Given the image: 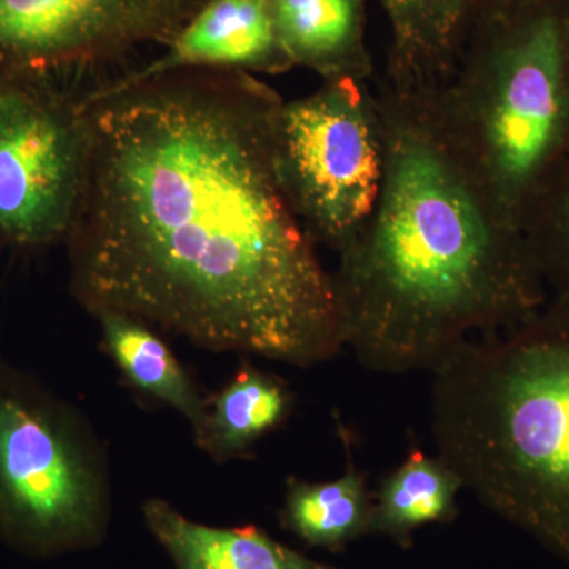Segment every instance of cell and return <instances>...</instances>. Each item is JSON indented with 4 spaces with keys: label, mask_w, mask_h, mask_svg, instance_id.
<instances>
[{
    "label": "cell",
    "mask_w": 569,
    "mask_h": 569,
    "mask_svg": "<svg viewBox=\"0 0 569 569\" xmlns=\"http://www.w3.org/2000/svg\"><path fill=\"white\" fill-rule=\"evenodd\" d=\"M110 485L84 415L0 356V542L37 560L96 548Z\"/></svg>",
    "instance_id": "5"
},
{
    "label": "cell",
    "mask_w": 569,
    "mask_h": 569,
    "mask_svg": "<svg viewBox=\"0 0 569 569\" xmlns=\"http://www.w3.org/2000/svg\"><path fill=\"white\" fill-rule=\"evenodd\" d=\"M347 470L335 481L309 482L287 479L280 526L309 548L339 553L350 542L370 535L373 492L366 475L355 466L348 440Z\"/></svg>",
    "instance_id": "14"
},
{
    "label": "cell",
    "mask_w": 569,
    "mask_h": 569,
    "mask_svg": "<svg viewBox=\"0 0 569 569\" xmlns=\"http://www.w3.org/2000/svg\"><path fill=\"white\" fill-rule=\"evenodd\" d=\"M142 516L178 569H339L309 559L254 526L219 529L193 522L162 498H149Z\"/></svg>",
    "instance_id": "12"
},
{
    "label": "cell",
    "mask_w": 569,
    "mask_h": 569,
    "mask_svg": "<svg viewBox=\"0 0 569 569\" xmlns=\"http://www.w3.org/2000/svg\"><path fill=\"white\" fill-rule=\"evenodd\" d=\"M70 82H0V242L66 244L80 203L88 123Z\"/></svg>",
    "instance_id": "7"
},
{
    "label": "cell",
    "mask_w": 569,
    "mask_h": 569,
    "mask_svg": "<svg viewBox=\"0 0 569 569\" xmlns=\"http://www.w3.org/2000/svg\"><path fill=\"white\" fill-rule=\"evenodd\" d=\"M283 99L242 71L111 78L82 93L88 156L66 246L89 313L306 369L343 346L332 272L280 182Z\"/></svg>",
    "instance_id": "1"
},
{
    "label": "cell",
    "mask_w": 569,
    "mask_h": 569,
    "mask_svg": "<svg viewBox=\"0 0 569 569\" xmlns=\"http://www.w3.org/2000/svg\"><path fill=\"white\" fill-rule=\"evenodd\" d=\"M565 22H567L568 50H569V0H563Z\"/></svg>",
    "instance_id": "19"
},
{
    "label": "cell",
    "mask_w": 569,
    "mask_h": 569,
    "mask_svg": "<svg viewBox=\"0 0 569 569\" xmlns=\"http://www.w3.org/2000/svg\"><path fill=\"white\" fill-rule=\"evenodd\" d=\"M277 36L291 66L323 81L367 82L373 59L367 44V0H271Z\"/></svg>",
    "instance_id": "11"
},
{
    "label": "cell",
    "mask_w": 569,
    "mask_h": 569,
    "mask_svg": "<svg viewBox=\"0 0 569 569\" xmlns=\"http://www.w3.org/2000/svg\"><path fill=\"white\" fill-rule=\"evenodd\" d=\"M437 456L478 500L569 565V299L463 340L433 370Z\"/></svg>",
    "instance_id": "3"
},
{
    "label": "cell",
    "mask_w": 569,
    "mask_h": 569,
    "mask_svg": "<svg viewBox=\"0 0 569 569\" xmlns=\"http://www.w3.org/2000/svg\"><path fill=\"white\" fill-rule=\"evenodd\" d=\"M387 18L383 82L438 91L455 77L475 24V0H373Z\"/></svg>",
    "instance_id": "10"
},
{
    "label": "cell",
    "mask_w": 569,
    "mask_h": 569,
    "mask_svg": "<svg viewBox=\"0 0 569 569\" xmlns=\"http://www.w3.org/2000/svg\"><path fill=\"white\" fill-rule=\"evenodd\" d=\"M462 489V481L443 460L413 448L373 492L370 535L387 537L400 548L410 549L415 531L458 519Z\"/></svg>",
    "instance_id": "15"
},
{
    "label": "cell",
    "mask_w": 569,
    "mask_h": 569,
    "mask_svg": "<svg viewBox=\"0 0 569 569\" xmlns=\"http://www.w3.org/2000/svg\"><path fill=\"white\" fill-rule=\"evenodd\" d=\"M204 0H0V82L54 80L164 47Z\"/></svg>",
    "instance_id": "8"
},
{
    "label": "cell",
    "mask_w": 569,
    "mask_h": 569,
    "mask_svg": "<svg viewBox=\"0 0 569 569\" xmlns=\"http://www.w3.org/2000/svg\"><path fill=\"white\" fill-rule=\"evenodd\" d=\"M440 92H376L385 179L332 271L343 346L378 373L433 370L471 332L535 316L546 288L519 224L449 132Z\"/></svg>",
    "instance_id": "2"
},
{
    "label": "cell",
    "mask_w": 569,
    "mask_h": 569,
    "mask_svg": "<svg viewBox=\"0 0 569 569\" xmlns=\"http://www.w3.org/2000/svg\"><path fill=\"white\" fill-rule=\"evenodd\" d=\"M542 0H475V26L498 20L516 11L527 9ZM473 31V29H471Z\"/></svg>",
    "instance_id": "18"
},
{
    "label": "cell",
    "mask_w": 569,
    "mask_h": 569,
    "mask_svg": "<svg viewBox=\"0 0 569 569\" xmlns=\"http://www.w3.org/2000/svg\"><path fill=\"white\" fill-rule=\"evenodd\" d=\"M283 192L317 246L342 252L369 222L385 179V134L366 82L329 80L283 100L276 134Z\"/></svg>",
    "instance_id": "6"
},
{
    "label": "cell",
    "mask_w": 569,
    "mask_h": 569,
    "mask_svg": "<svg viewBox=\"0 0 569 569\" xmlns=\"http://www.w3.org/2000/svg\"><path fill=\"white\" fill-rule=\"evenodd\" d=\"M520 227L545 288L569 299V153L539 186Z\"/></svg>",
    "instance_id": "17"
},
{
    "label": "cell",
    "mask_w": 569,
    "mask_h": 569,
    "mask_svg": "<svg viewBox=\"0 0 569 569\" xmlns=\"http://www.w3.org/2000/svg\"><path fill=\"white\" fill-rule=\"evenodd\" d=\"M92 316L99 321L103 350L123 380L141 396L178 411L197 437L208 419V400L159 331L116 310H100Z\"/></svg>",
    "instance_id": "13"
},
{
    "label": "cell",
    "mask_w": 569,
    "mask_h": 569,
    "mask_svg": "<svg viewBox=\"0 0 569 569\" xmlns=\"http://www.w3.org/2000/svg\"><path fill=\"white\" fill-rule=\"evenodd\" d=\"M291 69L277 36L271 0H204L164 44L162 54L123 74L220 70L272 77Z\"/></svg>",
    "instance_id": "9"
},
{
    "label": "cell",
    "mask_w": 569,
    "mask_h": 569,
    "mask_svg": "<svg viewBox=\"0 0 569 569\" xmlns=\"http://www.w3.org/2000/svg\"><path fill=\"white\" fill-rule=\"evenodd\" d=\"M440 104L460 151L520 227L539 186L569 153L563 0L475 26Z\"/></svg>",
    "instance_id": "4"
},
{
    "label": "cell",
    "mask_w": 569,
    "mask_h": 569,
    "mask_svg": "<svg viewBox=\"0 0 569 569\" xmlns=\"http://www.w3.org/2000/svg\"><path fill=\"white\" fill-rule=\"evenodd\" d=\"M208 419L194 437L217 462L242 459L266 433L290 417L293 395L282 378L246 365L208 400Z\"/></svg>",
    "instance_id": "16"
}]
</instances>
